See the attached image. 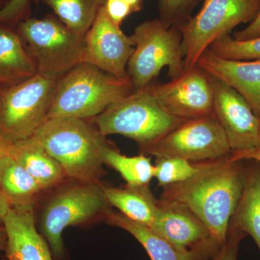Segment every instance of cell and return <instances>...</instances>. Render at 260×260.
Wrapping results in <instances>:
<instances>
[{
	"label": "cell",
	"instance_id": "cell-30",
	"mask_svg": "<svg viewBox=\"0 0 260 260\" xmlns=\"http://www.w3.org/2000/svg\"><path fill=\"white\" fill-rule=\"evenodd\" d=\"M260 37V9L256 18L249 25L242 30L234 34V39L237 40H249Z\"/></svg>",
	"mask_w": 260,
	"mask_h": 260
},
{
	"label": "cell",
	"instance_id": "cell-3",
	"mask_svg": "<svg viewBox=\"0 0 260 260\" xmlns=\"http://www.w3.org/2000/svg\"><path fill=\"white\" fill-rule=\"evenodd\" d=\"M51 191L42 205L39 231L55 259L64 260L67 250L62 234L65 229L87 225L99 219L105 220L112 206L102 184L68 179Z\"/></svg>",
	"mask_w": 260,
	"mask_h": 260
},
{
	"label": "cell",
	"instance_id": "cell-29",
	"mask_svg": "<svg viewBox=\"0 0 260 260\" xmlns=\"http://www.w3.org/2000/svg\"><path fill=\"white\" fill-rule=\"evenodd\" d=\"M244 234V232L230 226L225 245L213 260H237L239 243Z\"/></svg>",
	"mask_w": 260,
	"mask_h": 260
},
{
	"label": "cell",
	"instance_id": "cell-25",
	"mask_svg": "<svg viewBox=\"0 0 260 260\" xmlns=\"http://www.w3.org/2000/svg\"><path fill=\"white\" fill-rule=\"evenodd\" d=\"M156 162L154 166V177L164 187L191 179L200 172L204 164L177 157L157 158Z\"/></svg>",
	"mask_w": 260,
	"mask_h": 260
},
{
	"label": "cell",
	"instance_id": "cell-21",
	"mask_svg": "<svg viewBox=\"0 0 260 260\" xmlns=\"http://www.w3.org/2000/svg\"><path fill=\"white\" fill-rule=\"evenodd\" d=\"M103 190L108 203L130 220L150 228L158 209V201L155 199L148 185L123 187L104 186Z\"/></svg>",
	"mask_w": 260,
	"mask_h": 260
},
{
	"label": "cell",
	"instance_id": "cell-13",
	"mask_svg": "<svg viewBox=\"0 0 260 260\" xmlns=\"http://www.w3.org/2000/svg\"><path fill=\"white\" fill-rule=\"evenodd\" d=\"M212 79L213 114L225 132L232 151L255 148L259 140V118L237 90L221 80L213 77Z\"/></svg>",
	"mask_w": 260,
	"mask_h": 260
},
{
	"label": "cell",
	"instance_id": "cell-6",
	"mask_svg": "<svg viewBox=\"0 0 260 260\" xmlns=\"http://www.w3.org/2000/svg\"><path fill=\"white\" fill-rule=\"evenodd\" d=\"M135 50L127 64V75L134 90L148 87L164 68L171 80L184 71L182 36L179 27H168L160 19L138 25L132 34Z\"/></svg>",
	"mask_w": 260,
	"mask_h": 260
},
{
	"label": "cell",
	"instance_id": "cell-14",
	"mask_svg": "<svg viewBox=\"0 0 260 260\" xmlns=\"http://www.w3.org/2000/svg\"><path fill=\"white\" fill-rule=\"evenodd\" d=\"M149 229L183 249H195L215 242L203 222L190 210L175 202L158 201L156 217Z\"/></svg>",
	"mask_w": 260,
	"mask_h": 260
},
{
	"label": "cell",
	"instance_id": "cell-10",
	"mask_svg": "<svg viewBox=\"0 0 260 260\" xmlns=\"http://www.w3.org/2000/svg\"><path fill=\"white\" fill-rule=\"evenodd\" d=\"M142 153L156 158L177 157L205 162L229 156L232 149L223 127L211 114L184 121Z\"/></svg>",
	"mask_w": 260,
	"mask_h": 260
},
{
	"label": "cell",
	"instance_id": "cell-17",
	"mask_svg": "<svg viewBox=\"0 0 260 260\" xmlns=\"http://www.w3.org/2000/svg\"><path fill=\"white\" fill-rule=\"evenodd\" d=\"M105 220L109 225L129 233L143 246L151 260H213L223 248L212 242L195 249H181L119 211L111 210Z\"/></svg>",
	"mask_w": 260,
	"mask_h": 260
},
{
	"label": "cell",
	"instance_id": "cell-28",
	"mask_svg": "<svg viewBox=\"0 0 260 260\" xmlns=\"http://www.w3.org/2000/svg\"><path fill=\"white\" fill-rule=\"evenodd\" d=\"M32 0H10L0 10V23L16 28L20 22L29 18Z\"/></svg>",
	"mask_w": 260,
	"mask_h": 260
},
{
	"label": "cell",
	"instance_id": "cell-38",
	"mask_svg": "<svg viewBox=\"0 0 260 260\" xmlns=\"http://www.w3.org/2000/svg\"><path fill=\"white\" fill-rule=\"evenodd\" d=\"M2 260H7V259H5V258L4 257V258H3V259H2Z\"/></svg>",
	"mask_w": 260,
	"mask_h": 260
},
{
	"label": "cell",
	"instance_id": "cell-37",
	"mask_svg": "<svg viewBox=\"0 0 260 260\" xmlns=\"http://www.w3.org/2000/svg\"><path fill=\"white\" fill-rule=\"evenodd\" d=\"M258 148H260V127H259V140H258L257 146Z\"/></svg>",
	"mask_w": 260,
	"mask_h": 260
},
{
	"label": "cell",
	"instance_id": "cell-32",
	"mask_svg": "<svg viewBox=\"0 0 260 260\" xmlns=\"http://www.w3.org/2000/svg\"><path fill=\"white\" fill-rule=\"evenodd\" d=\"M11 208L10 203L0 190V225H3L5 216Z\"/></svg>",
	"mask_w": 260,
	"mask_h": 260
},
{
	"label": "cell",
	"instance_id": "cell-19",
	"mask_svg": "<svg viewBox=\"0 0 260 260\" xmlns=\"http://www.w3.org/2000/svg\"><path fill=\"white\" fill-rule=\"evenodd\" d=\"M37 73L35 63L16 29L0 23V86L20 83Z\"/></svg>",
	"mask_w": 260,
	"mask_h": 260
},
{
	"label": "cell",
	"instance_id": "cell-34",
	"mask_svg": "<svg viewBox=\"0 0 260 260\" xmlns=\"http://www.w3.org/2000/svg\"><path fill=\"white\" fill-rule=\"evenodd\" d=\"M11 143H8L6 140L0 138V160L9 154V148Z\"/></svg>",
	"mask_w": 260,
	"mask_h": 260
},
{
	"label": "cell",
	"instance_id": "cell-12",
	"mask_svg": "<svg viewBox=\"0 0 260 260\" xmlns=\"http://www.w3.org/2000/svg\"><path fill=\"white\" fill-rule=\"evenodd\" d=\"M134 50L131 37L109 18L103 7L84 37L83 62L119 79H128L127 64Z\"/></svg>",
	"mask_w": 260,
	"mask_h": 260
},
{
	"label": "cell",
	"instance_id": "cell-20",
	"mask_svg": "<svg viewBox=\"0 0 260 260\" xmlns=\"http://www.w3.org/2000/svg\"><path fill=\"white\" fill-rule=\"evenodd\" d=\"M0 190L14 208H35L44 192L34 177L9 154L0 160Z\"/></svg>",
	"mask_w": 260,
	"mask_h": 260
},
{
	"label": "cell",
	"instance_id": "cell-11",
	"mask_svg": "<svg viewBox=\"0 0 260 260\" xmlns=\"http://www.w3.org/2000/svg\"><path fill=\"white\" fill-rule=\"evenodd\" d=\"M149 90L167 112L188 120L213 114L212 77L199 65L167 83L149 85Z\"/></svg>",
	"mask_w": 260,
	"mask_h": 260
},
{
	"label": "cell",
	"instance_id": "cell-27",
	"mask_svg": "<svg viewBox=\"0 0 260 260\" xmlns=\"http://www.w3.org/2000/svg\"><path fill=\"white\" fill-rule=\"evenodd\" d=\"M203 0H158L160 21L168 27L181 26Z\"/></svg>",
	"mask_w": 260,
	"mask_h": 260
},
{
	"label": "cell",
	"instance_id": "cell-35",
	"mask_svg": "<svg viewBox=\"0 0 260 260\" xmlns=\"http://www.w3.org/2000/svg\"><path fill=\"white\" fill-rule=\"evenodd\" d=\"M7 235L4 225H0V251H5Z\"/></svg>",
	"mask_w": 260,
	"mask_h": 260
},
{
	"label": "cell",
	"instance_id": "cell-22",
	"mask_svg": "<svg viewBox=\"0 0 260 260\" xmlns=\"http://www.w3.org/2000/svg\"><path fill=\"white\" fill-rule=\"evenodd\" d=\"M232 220L230 226L250 235L260 251V167L246 173Z\"/></svg>",
	"mask_w": 260,
	"mask_h": 260
},
{
	"label": "cell",
	"instance_id": "cell-7",
	"mask_svg": "<svg viewBox=\"0 0 260 260\" xmlns=\"http://www.w3.org/2000/svg\"><path fill=\"white\" fill-rule=\"evenodd\" d=\"M16 30L39 74L59 79L83 63L84 38L72 31L55 15L25 19Z\"/></svg>",
	"mask_w": 260,
	"mask_h": 260
},
{
	"label": "cell",
	"instance_id": "cell-24",
	"mask_svg": "<svg viewBox=\"0 0 260 260\" xmlns=\"http://www.w3.org/2000/svg\"><path fill=\"white\" fill-rule=\"evenodd\" d=\"M104 165L112 168L119 173L126 185H149L154 177V166L146 155L129 157L123 155L109 144L103 153Z\"/></svg>",
	"mask_w": 260,
	"mask_h": 260
},
{
	"label": "cell",
	"instance_id": "cell-16",
	"mask_svg": "<svg viewBox=\"0 0 260 260\" xmlns=\"http://www.w3.org/2000/svg\"><path fill=\"white\" fill-rule=\"evenodd\" d=\"M198 64L210 76L237 90L260 119V59H224L208 49L200 56Z\"/></svg>",
	"mask_w": 260,
	"mask_h": 260
},
{
	"label": "cell",
	"instance_id": "cell-5",
	"mask_svg": "<svg viewBox=\"0 0 260 260\" xmlns=\"http://www.w3.org/2000/svg\"><path fill=\"white\" fill-rule=\"evenodd\" d=\"M93 119L104 136L123 135L135 140L142 152L186 121L167 112L148 87L134 90Z\"/></svg>",
	"mask_w": 260,
	"mask_h": 260
},
{
	"label": "cell",
	"instance_id": "cell-23",
	"mask_svg": "<svg viewBox=\"0 0 260 260\" xmlns=\"http://www.w3.org/2000/svg\"><path fill=\"white\" fill-rule=\"evenodd\" d=\"M44 3L76 35L85 37L106 0H35Z\"/></svg>",
	"mask_w": 260,
	"mask_h": 260
},
{
	"label": "cell",
	"instance_id": "cell-4",
	"mask_svg": "<svg viewBox=\"0 0 260 260\" xmlns=\"http://www.w3.org/2000/svg\"><path fill=\"white\" fill-rule=\"evenodd\" d=\"M134 90L129 78L119 79L93 65L81 63L58 80L48 119H93Z\"/></svg>",
	"mask_w": 260,
	"mask_h": 260
},
{
	"label": "cell",
	"instance_id": "cell-2",
	"mask_svg": "<svg viewBox=\"0 0 260 260\" xmlns=\"http://www.w3.org/2000/svg\"><path fill=\"white\" fill-rule=\"evenodd\" d=\"M32 137L59 162L68 179L101 184L106 173L103 153L109 143L88 119L49 118Z\"/></svg>",
	"mask_w": 260,
	"mask_h": 260
},
{
	"label": "cell",
	"instance_id": "cell-8",
	"mask_svg": "<svg viewBox=\"0 0 260 260\" xmlns=\"http://www.w3.org/2000/svg\"><path fill=\"white\" fill-rule=\"evenodd\" d=\"M58 80L37 73L0 86V138L10 143L31 138L48 119Z\"/></svg>",
	"mask_w": 260,
	"mask_h": 260
},
{
	"label": "cell",
	"instance_id": "cell-9",
	"mask_svg": "<svg viewBox=\"0 0 260 260\" xmlns=\"http://www.w3.org/2000/svg\"><path fill=\"white\" fill-rule=\"evenodd\" d=\"M259 9L260 0H205L198 14L179 27L184 70L196 66L215 41L230 35L238 25L251 23Z\"/></svg>",
	"mask_w": 260,
	"mask_h": 260
},
{
	"label": "cell",
	"instance_id": "cell-1",
	"mask_svg": "<svg viewBox=\"0 0 260 260\" xmlns=\"http://www.w3.org/2000/svg\"><path fill=\"white\" fill-rule=\"evenodd\" d=\"M229 155L204 162L196 175L184 182L164 186L161 198L190 210L220 247L226 242L245 180L239 161H232Z\"/></svg>",
	"mask_w": 260,
	"mask_h": 260
},
{
	"label": "cell",
	"instance_id": "cell-15",
	"mask_svg": "<svg viewBox=\"0 0 260 260\" xmlns=\"http://www.w3.org/2000/svg\"><path fill=\"white\" fill-rule=\"evenodd\" d=\"M34 209L11 207L5 216L7 260H56L38 229Z\"/></svg>",
	"mask_w": 260,
	"mask_h": 260
},
{
	"label": "cell",
	"instance_id": "cell-18",
	"mask_svg": "<svg viewBox=\"0 0 260 260\" xmlns=\"http://www.w3.org/2000/svg\"><path fill=\"white\" fill-rule=\"evenodd\" d=\"M9 155L35 179L44 191L68 179L59 162L32 137L11 143Z\"/></svg>",
	"mask_w": 260,
	"mask_h": 260
},
{
	"label": "cell",
	"instance_id": "cell-33",
	"mask_svg": "<svg viewBox=\"0 0 260 260\" xmlns=\"http://www.w3.org/2000/svg\"><path fill=\"white\" fill-rule=\"evenodd\" d=\"M131 10L133 13H137L142 10L143 7V0H119Z\"/></svg>",
	"mask_w": 260,
	"mask_h": 260
},
{
	"label": "cell",
	"instance_id": "cell-31",
	"mask_svg": "<svg viewBox=\"0 0 260 260\" xmlns=\"http://www.w3.org/2000/svg\"><path fill=\"white\" fill-rule=\"evenodd\" d=\"M232 161H240L242 160H252L260 162V148L258 147L247 150L232 151L229 155Z\"/></svg>",
	"mask_w": 260,
	"mask_h": 260
},
{
	"label": "cell",
	"instance_id": "cell-36",
	"mask_svg": "<svg viewBox=\"0 0 260 260\" xmlns=\"http://www.w3.org/2000/svg\"><path fill=\"white\" fill-rule=\"evenodd\" d=\"M10 1V0H0V10L5 8V7L8 4V3H9Z\"/></svg>",
	"mask_w": 260,
	"mask_h": 260
},
{
	"label": "cell",
	"instance_id": "cell-26",
	"mask_svg": "<svg viewBox=\"0 0 260 260\" xmlns=\"http://www.w3.org/2000/svg\"><path fill=\"white\" fill-rule=\"evenodd\" d=\"M208 49L215 55L224 59H260V37L242 41L227 35L215 41Z\"/></svg>",
	"mask_w": 260,
	"mask_h": 260
}]
</instances>
